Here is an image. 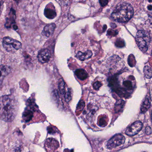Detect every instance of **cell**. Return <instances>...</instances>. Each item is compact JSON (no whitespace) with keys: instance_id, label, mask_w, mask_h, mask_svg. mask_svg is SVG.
<instances>
[{"instance_id":"6da1fadb","label":"cell","mask_w":152,"mask_h":152,"mask_svg":"<svg viewBox=\"0 0 152 152\" xmlns=\"http://www.w3.org/2000/svg\"><path fill=\"white\" fill-rule=\"evenodd\" d=\"M18 110L17 102L13 96H5L0 99V118L10 122L16 116Z\"/></svg>"},{"instance_id":"7a4b0ae2","label":"cell","mask_w":152,"mask_h":152,"mask_svg":"<svg viewBox=\"0 0 152 152\" xmlns=\"http://www.w3.org/2000/svg\"><path fill=\"white\" fill-rule=\"evenodd\" d=\"M134 10L130 4L124 3L119 4L112 14L114 21L118 23H126L133 16Z\"/></svg>"},{"instance_id":"3957f363","label":"cell","mask_w":152,"mask_h":152,"mask_svg":"<svg viewBox=\"0 0 152 152\" xmlns=\"http://www.w3.org/2000/svg\"><path fill=\"white\" fill-rule=\"evenodd\" d=\"M151 38L149 34L146 31H139L136 36V41L139 48L145 53L148 49Z\"/></svg>"},{"instance_id":"277c9868","label":"cell","mask_w":152,"mask_h":152,"mask_svg":"<svg viewBox=\"0 0 152 152\" xmlns=\"http://www.w3.org/2000/svg\"><path fill=\"white\" fill-rule=\"evenodd\" d=\"M3 45L7 51L11 50H18L22 47V43L10 37H6L3 39Z\"/></svg>"},{"instance_id":"5b68a950","label":"cell","mask_w":152,"mask_h":152,"mask_svg":"<svg viewBox=\"0 0 152 152\" xmlns=\"http://www.w3.org/2000/svg\"><path fill=\"white\" fill-rule=\"evenodd\" d=\"M125 139L123 135L116 134L108 140L107 147L108 148H113L122 145L125 142Z\"/></svg>"},{"instance_id":"8992f818","label":"cell","mask_w":152,"mask_h":152,"mask_svg":"<svg viewBox=\"0 0 152 152\" xmlns=\"http://www.w3.org/2000/svg\"><path fill=\"white\" fill-rule=\"evenodd\" d=\"M143 127V124L140 121H137L133 123L125 131L126 135L130 137L135 136L141 130Z\"/></svg>"},{"instance_id":"52a82bcc","label":"cell","mask_w":152,"mask_h":152,"mask_svg":"<svg viewBox=\"0 0 152 152\" xmlns=\"http://www.w3.org/2000/svg\"><path fill=\"white\" fill-rule=\"evenodd\" d=\"M50 58V53L48 49L42 50L38 55L39 61L42 64L48 63L49 61Z\"/></svg>"},{"instance_id":"ba28073f","label":"cell","mask_w":152,"mask_h":152,"mask_svg":"<svg viewBox=\"0 0 152 152\" xmlns=\"http://www.w3.org/2000/svg\"><path fill=\"white\" fill-rule=\"evenodd\" d=\"M45 147L48 151H53L57 149L59 147L58 142L53 138H49L45 142Z\"/></svg>"},{"instance_id":"9c48e42d","label":"cell","mask_w":152,"mask_h":152,"mask_svg":"<svg viewBox=\"0 0 152 152\" xmlns=\"http://www.w3.org/2000/svg\"><path fill=\"white\" fill-rule=\"evenodd\" d=\"M44 15L49 19H53L56 16V13L53 5L49 4L44 10Z\"/></svg>"},{"instance_id":"30bf717a","label":"cell","mask_w":152,"mask_h":152,"mask_svg":"<svg viewBox=\"0 0 152 152\" xmlns=\"http://www.w3.org/2000/svg\"><path fill=\"white\" fill-rule=\"evenodd\" d=\"M56 25L55 23L49 24L45 26L42 32V34L47 37H49L54 33L56 29Z\"/></svg>"},{"instance_id":"8fae6325","label":"cell","mask_w":152,"mask_h":152,"mask_svg":"<svg viewBox=\"0 0 152 152\" xmlns=\"http://www.w3.org/2000/svg\"><path fill=\"white\" fill-rule=\"evenodd\" d=\"M11 71V68L8 66H0V80H3L10 72Z\"/></svg>"},{"instance_id":"7c38bea8","label":"cell","mask_w":152,"mask_h":152,"mask_svg":"<svg viewBox=\"0 0 152 152\" xmlns=\"http://www.w3.org/2000/svg\"><path fill=\"white\" fill-rule=\"evenodd\" d=\"M92 53L91 50H88L84 53L79 51L77 54V57L82 61L89 59L91 57Z\"/></svg>"},{"instance_id":"4fadbf2b","label":"cell","mask_w":152,"mask_h":152,"mask_svg":"<svg viewBox=\"0 0 152 152\" xmlns=\"http://www.w3.org/2000/svg\"><path fill=\"white\" fill-rule=\"evenodd\" d=\"M15 12L13 9H11L8 18L7 19V23L5 25L6 27L7 28H10L11 25L15 23Z\"/></svg>"},{"instance_id":"5bb4252c","label":"cell","mask_w":152,"mask_h":152,"mask_svg":"<svg viewBox=\"0 0 152 152\" xmlns=\"http://www.w3.org/2000/svg\"><path fill=\"white\" fill-rule=\"evenodd\" d=\"M75 74L78 79L81 80H84L87 79L88 76V74L83 69H79L75 71Z\"/></svg>"},{"instance_id":"9a60e30c","label":"cell","mask_w":152,"mask_h":152,"mask_svg":"<svg viewBox=\"0 0 152 152\" xmlns=\"http://www.w3.org/2000/svg\"><path fill=\"white\" fill-rule=\"evenodd\" d=\"M33 116V113L32 111L30 109H26L23 113V120L26 122H28L31 120Z\"/></svg>"},{"instance_id":"2e32d148","label":"cell","mask_w":152,"mask_h":152,"mask_svg":"<svg viewBox=\"0 0 152 152\" xmlns=\"http://www.w3.org/2000/svg\"><path fill=\"white\" fill-rule=\"evenodd\" d=\"M125 105V101L122 99H121L118 100L115 103V110L116 113H119L123 110Z\"/></svg>"},{"instance_id":"e0dca14e","label":"cell","mask_w":152,"mask_h":152,"mask_svg":"<svg viewBox=\"0 0 152 152\" xmlns=\"http://www.w3.org/2000/svg\"><path fill=\"white\" fill-rule=\"evenodd\" d=\"M150 105L149 99L146 98L141 105V108H140L141 112L142 113H145L149 109Z\"/></svg>"},{"instance_id":"ac0fdd59","label":"cell","mask_w":152,"mask_h":152,"mask_svg":"<svg viewBox=\"0 0 152 152\" xmlns=\"http://www.w3.org/2000/svg\"><path fill=\"white\" fill-rule=\"evenodd\" d=\"M144 75L147 79H150L152 77V69L150 66H145L144 68Z\"/></svg>"},{"instance_id":"d6986e66","label":"cell","mask_w":152,"mask_h":152,"mask_svg":"<svg viewBox=\"0 0 152 152\" xmlns=\"http://www.w3.org/2000/svg\"><path fill=\"white\" fill-rule=\"evenodd\" d=\"M58 88L61 95H64L65 93V83L64 80L61 79L58 83Z\"/></svg>"},{"instance_id":"ffe728a7","label":"cell","mask_w":152,"mask_h":152,"mask_svg":"<svg viewBox=\"0 0 152 152\" xmlns=\"http://www.w3.org/2000/svg\"><path fill=\"white\" fill-rule=\"evenodd\" d=\"M72 92L71 89H70L65 96V99L66 102L68 103L72 99Z\"/></svg>"},{"instance_id":"44dd1931","label":"cell","mask_w":152,"mask_h":152,"mask_svg":"<svg viewBox=\"0 0 152 152\" xmlns=\"http://www.w3.org/2000/svg\"><path fill=\"white\" fill-rule=\"evenodd\" d=\"M124 86L128 90H131L132 88V83L130 81L126 80L123 82Z\"/></svg>"},{"instance_id":"7402d4cb","label":"cell","mask_w":152,"mask_h":152,"mask_svg":"<svg viewBox=\"0 0 152 152\" xmlns=\"http://www.w3.org/2000/svg\"><path fill=\"white\" fill-rule=\"evenodd\" d=\"M107 124V122H106L105 117H103L99 120V125L101 127H104Z\"/></svg>"},{"instance_id":"603a6c76","label":"cell","mask_w":152,"mask_h":152,"mask_svg":"<svg viewBox=\"0 0 152 152\" xmlns=\"http://www.w3.org/2000/svg\"><path fill=\"white\" fill-rule=\"evenodd\" d=\"M102 84L100 82L97 81L93 84V88L96 90H98L99 88L102 86Z\"/></svg>"},{"instance_id":"cb8c5ba5","label":"cell","mask_w":152,"mask_h":152,"mask_svg":"<svg viewBox=\"0 0 152 152\" xmlns=\"http://www.w3.org/2000/svg\"><path fill=\"white\" fill-rule=\"evenodd\" d=\"M56 128L53 127V126H49L48 128V132L49 133H50V134H54V133L56 132Z\"/></svg>"},{"instance_id":"d4e9b609","label":"cell","mask_w":152,"mask_h":152,"mask_svg":"<svg viewBox=\"0 0 152 152\" xmlns=\"http://www.w3.org/2000/svg\"><path fill=\"white\" fill-rule=\"evenodd\" d=\"M84 107V103L83 101H80V102H79V104H78V107H77V109L78 110H82L83 109V107Z\"/></svg>"},{"instance_id":"484cf974","label":"cell","mask_w":152,"mask_h":152,"mask_svg":"<svg viewBox=\"0 0 152 152\" xmlns=\"http://www.w3.org/2000/svg\"><path fill=\"white\" fill-rule=\"evenodd\" d=\"M99 2L101 6L104 7L107 5L108 0H99Z\"/></svg>"},{"instance_id":"4316f807","label":"cell","mask_w":152,"mask_h":152,"mask_svg":"<svg viewBox=\"0 0 152 152\" xmlns=\"http://www.w3.org/2000/svg\"><path fill=\"white\" fill-rule=\"evenodd\" d=\"M145 132L147 135H150V134H151V133H152V129H151V127H149V126L145 128Z\"/></svg>"},{"instance_id":"83f0119b","label":"cell","mask_w":152,"mask_h":152,"mask_svg":"<svg viewBox=\"0 0 152 152\" xmlns=\"http://www.w3.org/2000/svg\"><path fill=\"white\" fill-rule=\"evenodd\" d=\"M3 2H4V0H0V15L1 13V8H2Z\"/></svg>"},{"instance_id":"f1b7e54d","label":"cell","mask_w":152,"mask_h":152,"mask_svg":"<svg viewBox=\"0 0 152 152\" xmlns=\"http://www.w3.org/2000/svg\"><path fill=\"white\" fill-rule=\"evenodd\" d=\"M16 1H18V0H16ZM18 1H19V0H18Z\"/></svg>"}]
</instances>
